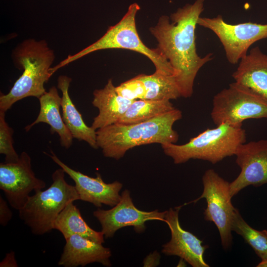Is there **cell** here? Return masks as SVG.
Instances as JSON below:
<instances>
[{
    "label": "cell",
    "instance_id": "cell-25",
    "mask_svg": "<svg viewBox=\"0 0 267 267\" xmlns=\"http://www.w3.org/2000/svg\"><path fill=\"white\" fill-rule=\"evenodd\" d=\"M117 92L131 100L144 99L145 93L142 81L137 76L116 87Z\"/></svg>",
    "mask_w": 267,
    "mask_h": 267
},
{
    "label": "cell",
    "instance_id": "cell-7",
    "mask_svg": "<svg viewBox=\"0 0 267 267\" xmlns=\"http://www.w3.org/2000/svg\"><path fill=\"white\" fill-rule=\"evenodd\" d=\"M211 117L217 126L242 127L247 119H267V100L234 82L214 95Z\"/></svg>",
    "mask_w": 267,
    "mask_h": 267
},
{
    "label": "cell",
    "instance_id": "cell-24",
    "mask_svg": "<svg viewBox=\"0 0 267 267\" xmlns=\"http://www.w3.org/2000/svg\"><path fill=\"white\" fill-rule=\"evenodd\" d=\"M5 112L0 110V153L5 156V163H15L19 156L13 147V130L5 119Z\"/></svg>",
    "mask_w": 267,
    "mask_h": 267
},
{
    "label": "cell",
    "instance_id": "cell-4",
    "mask_svg": "<svg viewBox=\"0 0 267 267\" xmlns=\"http://www.w3.org/2000/svg\"><path fill=\"white\" fill-rule=\"evenodd\" d=\"M246 134L242 127L227 123L208 129L190 139L184 144L161 145L164 153L175 164L184 163L190 159H200L216 164L226 157L234 155L242 144L246 142Z\"/></svg>",
    "mask_w": 267,
    "mask_h": 267
},
{
    "label": "cell",
    "instance_id": "cell-23",
    "mask_svg": "<svg viewBox=\"0 0 267 267\" xmlns=\"http://www.w3.org/2000/svg\"><path fill=\"white\" fill-rule=\"evenodd\" d=\"M232 231L241 235L261 259H267V230H258L250 226L235 209L231 223Z\"/></svg>",
    "mask_w": 267,
    "mask_h": 267
},
{
    "label": "cell",
    "instance_id": "cell-1",
    "mask_svg": "<svg viewBox=\"0 0 267 267\" xmlns=\"http://www.w3.org/2000/svg\"><path fill=\"white\" fill-rule=\"evenodd\" d=\"M205 0H196L171 14L160 17L150 29L161 51L175 71V77L181 96L188 98L193 92L195 79L200 69L213 59L209 53L198 55L195 31L203 11Z\"/></svg>",
    "mask_w": 267,
    "mask_h": 267
},
{
    "label": "cell",
    "instance_id": "cell-15",
    "mask_svg": "<svg viewBox=\"0 0 267 267\" xmlns=\"http://www.w3.org/2000/svg\"><path fill=\"white\" fill-rule=\"evenodd\" d=\"M65 240V244L57 263L58 266L84 267L89 264L98 263L105 267L111 266V251L102 244L78 234H73Z\"/></svg>",
    "mask_w": 267,
    "mask_h": 267
},
{
    "label": "cell",
    "instance_id": "cell-6",
    "mask_svg": "<svg viewBox=\"0 0 267 267\" xmlns=\"http://www.w3.org/2000/svg\"><path fill=\"white\" fill-rule=\"evenodd\" d=\"M65 174L61 168L56 170L52 174L50 186L44 190L35 191L18 210L20 219L33 234L42 235L50 232L53 229L55 220L66 205L80 200L75 186L66 181Z\"/></svg>",
    "mask_w": 267,
    "mask_h": 267
},
{
    "label": "cell",
    "instance_id": "cell-2",
    "mask_svg": "<svg viewBox=\"0 0 267 267\" xmlns=\"http://www.w3.org/2000/svg\"><path fill=\"white\" fill-rule=\"evenodd\" d=\"M182 118V112L175 108L146 121L132 124L115 123L96 130V143L103 155L119 160L129 149L151 144L175 143L178 134L173 126Z\"/></svg>",
    "mask_w": 267,
    "mask_h": 267
},
{
    "label": "cell",
    "instance_id": "cell-21",
    "mask_svg": "<svg viewBox=\"0 0 267 267\" xmlns=\"http://www.w3.org/2000/svg\"><path fill=\"white\" fill-rule=\"evenodd\" d=\"M175 108L170 100H135L117 123L128 125L146 121Z\"/></svg>",
    "mask_w": 267,
    "mask_h": 267
},
{
    "label": "cell",
    "instance_id": "cell-5",
    "mask_svg": "<svg viewBox=\"0 0 267 267\" xmlns=\"http://www.w3.org/2000/svg\"><path fill=\"white\" fill-rule=\"evenodd\" d=\"M140 7L131 4L121 20L110 27L99 40L74 55H69L57 65L51 67L54 74L59 69L95 51L107 49H124L137 52L149 58L155 67V72L175 77L176 73L170 63L158 48L151 49L144 44L138 36L135 17Z\"/></svg>",
    "mask_w": 267,
    "mask_h": 267
},
{
    "label": "cell",
    "instance_id": "cell-12",
    "mask_svg": "<svg viewBox=\"0 0 267 267\" xmlns=\"http://www.w3.org/2000/svg\"><path fill=\"white\" fill-rule=\"evenodd\" d=\"M234 155L240 172L229 183L232 197L247 186L258 187L267 183V139L245 142L239 146Z\"/></svg>",
    "mask_w": 267,
    "mask_h": 267
},
{
    "label": "cell",
    "instance_id": "cell-3",
    "mask_svg": "<svg viewBox=\"0 0 267 267\" xmlns=\"http://www.w3.org/2000/svg\"><path fill=\"white\" fill-rule=\"evenodd\" d=\"M12 58L23 73L8 93L0 94V110L5 112L17 101L29 96L39 98L46 91L44 85L52 75L55 54L45 40L29 39L14 49Z\"/></svg>",
    "mask_w": 267,
    "mask_h": 267
},
{
    "label": "cell",
    "instance_id": "cell-27",
    "mask_svg": "<svg viewBox=\"0 0 267 267\" xmlns=\"http://www.w3.org/2000/svg\"><path fill=\"white\" fill-rule=\"evenodd\" d=\"M18 264L15 258L14 252L6 254L4 259L0 262V267H17Z\"/></svg>",
    "mask_w": 267,
    "mask_h": 267
},
{
    "label": "cell",
    "instance_id": "cell-10",
    "mask_svg": "<svg viewBox=\"0 0 267 267\" xmlns=\"http://www.w3.org/2000/svg\"><path fill=\"white\" fill-rule=\"evenodd\" d=\"M19 156L17 162L0 164V189L10 206L18 211L27 201L32 191L42 190L46 186L32 170L30 155L23 151Z\"/></svg>",
    "mask_w": 267,
    "mask_h": 267
},
{
    "label": "cell",
    "instance_id": "cell-8",
    "mask_svg": "<svg viewBox=\"0 0 267 267\" xmlns=\"http://www.w3.org/2000/svg\"><path fill=\"white\" fill-rule=\"evenodd\" d=\"M202 182L201 195L183 205L196 203L202 198L206 199L207 206L204 212V219L215 223L219 231L222 245L227 250L232 243L231 223L236 209L231 201L229 183L212 169L205 171Z\"/></svg>",
    "mask_w": 267,
    "mask_h": 267
},
{
    "label": "cell",
    "instance_id": "cell-29",
    "mask_svg": "<svg viewBox=\"0 0 267 267\" xmlns=\"http://www.w3.org/2000/svg\"><path fill=\"white\" fill-rule=\"evenodd\" d=\"M257 267H267V259L262 260V261L257 266Z\"/></svg>",
    "mask_w": 267,
    "mask_h": 267
},
{
    "label": "cell",
    "instance_id": "cell-28",
    "mask_svg": "<svg viewBox=\"0 0 267 267\" xmlns=\"http://www.w3.org/2000/svg\"><path fill=\"white\" fill-rule=\"evenodd\" d=\"M149 258L151 259V261H149L146 264L144 265V266H155L156 265H158L159 263L160 256L158 253H153L148 256Z\"/></svg>",
    "mask_w": 267,
    "mask_h": 267
},
{
    "label": "cell",
    "instance_id": "cell-20",
    "mask_svg": "<svg viewBox=\"0 0 267 267\" xmlns=\"http://www.w3.org/2000/svg\"><path fill=\"white\" fill-rule=\"evenodd\" d=\"M53 229L60 231L65 239L78 234L98 243H104L102 232L94 230L87 223L73 202L67 204L59 214L54 222Z\"/></svg>",
    "mask_w": 267,
    "mask_h": 267
},
{
    "label": "cell",
    "instance_id": "cell-9",
    "mask_svg": "<svg viewBox=\"0 0 267 267\" xmlns=\"http://www.w3.org/2000/svg\"><path fill=\"white\" fill-rule=\"evenodd\" d=\"M197 25L216 35L223 47L228 61L232 64L238 63L247 54L252 44L267 38V24L248 22L231 24L219 15L213 18L200 16Z\"/></svg>",
    "mask_w": 267,
    "mask_h": 267
},
{
    "label": "cell",
    "instance_id": "cell-22",
    "mask_svg": "<svg viewBox=\"0 0 267 267\" xmlns=\"http://www.w3.org/2000/svg\"><path fill=\"white\" fill-rule=\"evenodd\" d=\"M145 91L144 99L171 100L181 96L175 76L155 72L151 75H138Z\"/></svg>",
    "mask_w": 267,
    "mask_h": 267
},
{
    "label": "cell",
    "instance_id": "cell-17",
    "mask_svg": "<svg viewBox=\"0 0 267 267\" xmlns=\"http://www.w3.org/2000/svg\"><path fill=\"white\" fill-rule=\"evenodd\" d=\"M93 95L92 104L99 110L91 126L95 130L118 123L134 101L120 95L111 79L103 89H95Z\"/></svg>",
    "mask_w": 267,
    "mask_h": 267
},
{
    "label": "cell",
    "instance_id": "cell-26",
    "mask_svg": "<svg viewBox=\"0 0 267 267\" xmlns=\"http://www.w3.org/2000/svg\"><path fill=\"white\" fill-rule=\"evenodd\" d=\"M12 218V213L7 202L0 196V224L3 226L7 225Z\"/></svg>",
    "mask_w": 267,
    "mask_h": 267
},
{
    "label": "cell",
    "instance_id": "cell-19",
    "mask_svg": "<svg viewBox=\"0 0 267 267\" xmlns=\"http://www.w3.org/2000/svg\"><path fill=\"white\" fill-rule=\"evenodd\" d=\"M71 81L72 79L66 75L59 76L57 79V88L62 92L61 107L63 121L73 138L84 140L92 148L97 149L96 130L85 124L70 97L69 88Z\"/></svg>",
    "mask_w": 267,
    "mask_h": 267
},
{
    "label": "cell",
    "instance_id": "cell-18",
    "mask_svg": "<svg viewBox=\"0 0 267 267\" xmlns=\"http://www.w3.org/2000/svg\"><path fill=\"white\" fill-rule=\"evenodd\" d=\"M40 110L37 119L25 128L26 132L39 123H44L50 126V132L56 133L59 136L61 146L69 148L73 143V136L64 123L60 113L61 97L55 86L51 87L39 98Z\"/></svg>",
    "mask_w": 267,
    "mask_h": 267
},
{
    "label": "cell",
    "instance_id": "cell-14",
    "mask_svg": "<svg viewBox=\"0 0 267 267\" xmlns=\"http://www.w3.org/2000/svg\"><path fill=\"white\" fill-rule=\"evenodd\" d=\"M182 206L166 211L165 222L171 232L170 241L163 245L162 252L167 256H177L193 267H209L204 259V253L209 247L192 233L180 225L178 213Z\"/></svg>",
    "mask_w": 267,
    "mask_h": 267
},
{
    "label": "cell",
    "instance_id": "cell-16",
    "mask_svg": "<svg viewBox=\"0 0 267 267\" xmlns=\"http://www.w3.org/2000/svg\"><path fill=\"white\" fill-rule=\"evenodd\" d=\"M232 76L235 82L267 100V54L258 46L241 59Z\"/></svg>",
    "mask_w": 267,
    "mask_h": 267
},
{
    "label": "cell",
    "instance_id": "cell-11",
    "mask_svg": "<svg viewBox=\"0 0 267 267\" xmlns=\"http://www.w3.org/2000/svg\"><path fill=\"white\" fill-rule=\"evenodd\" d=\"M166 213V211L159 212L158 210L149 212L139 210L133 202L130 191L126 189L122 192L120 200L115 206L108 210L98 208L93 215L99 222L104 238L107 239L126 226H133L136 232L140 233L145 230L147 221L165 222Z\"/></svg>",
    "mask_w": 267,
    "mask_h": 267
},
{
    "label": "cell",
    "instance_id": "cell-13",
    "mask_svg": "<svg viewBox=\"0 0 267 267\" xmlns=\"http://www.w3.org/2000/svg\"><path fill=\"white\" fill-rule=\"evenodd\" d=\"M48 156L52 161L63 169L74 181L75 186L79 194L80 200L92 204L97 208L102 205L113 207L120 201V191L123 184L118 181L107 183L100 174L96 173V177L92 178L76 171L60 160L52 152Z\"/></svg>",
    "mask_w": 267,
    "mask_h": 267
}]
</instances>
